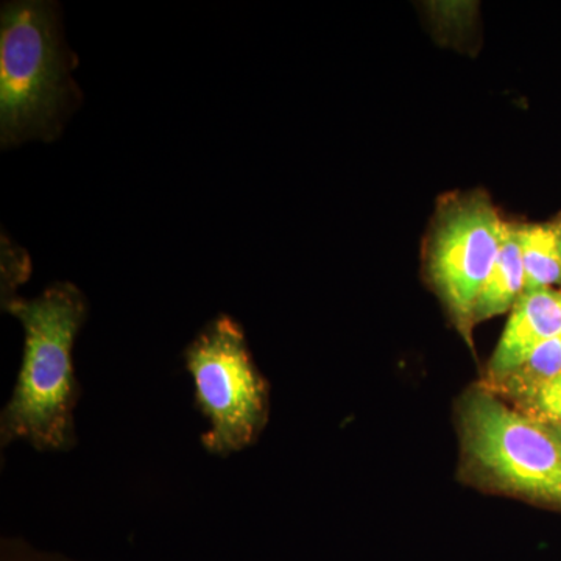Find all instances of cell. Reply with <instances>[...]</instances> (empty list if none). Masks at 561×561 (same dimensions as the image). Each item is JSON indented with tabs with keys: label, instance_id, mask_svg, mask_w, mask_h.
I'll return each mask as SVG.
<instances>
[{
	"label": "cell",
	"instance_id": "cell-1",
	"mask_svg": "<svg viewBox=\"0 0 561 561\" xmlns=\"http://www.w3.org/2000/svg\"><path fill=\"white\" fill-rule=\"evenodd\" d=\"M24 330L13 393L0 415V445L27 442L36 451H69L77 443L73 411L80 383L73 345L88 319V301L72 283L50 284L38 297L2 300Z\"/></svg>",
	"mask_w": 561,
	"mask_h": 561
},
{
	"label": "cell",
	"instance_id": "cell-2",
	"mask_svg": "<svg viewBox=\"0 0 561 561\" xmlns=\"http://www.w3.org/2000/svg\"><path fill=\"white\" fill-rule=\"evenodd\" d=\"M0 142H51L81 101L76 55L62 39L55 3H3L0 18Z\"/></svg>",
	"mask_w": 561,
	"mask_h": 561
},
{
	"label": "cell",
	"instance_id": "cell-3",
	"mask_svg": "<svg viewBox=\"0 0 561 561\" xmlns=\"http://www.w3.org/2000/svg\"><path fill=\"white\" fill-rule=\"evenodd\" d=\"M183 357L195 405L209 421L203 448L228 457L254 445L268 419V386L241 324L220 313L198 332Z\"/></svg>",
	"mask_w": 561,
	"mask_h": 561
},
{
	"label": "cell",
	"instance_id": "cell-4",
	"mask_svg": "<svg viewBox=\"0 0 561 561\" xmlns=\"http://www.w3.org/2000/svg\"><path fill=\"white\" fill-rule=\"evenodd\" d=\"M461 432L472 465L490 481L561 507V440L549 423L478 390L461 408Z\"/></svg>",
	"mask_w": 561,
	"mask_h": 561
},
{
	"label": "cell",
	"instance_id": "cell-5",
	"mask_svg": "<svg viewBox=\"0 0 561 561\" xmlns=\"http://www.w3.org/2000/svg\"><path fill=\"white\" fill-rule=\"evenodd\" d=\"M511 224L482 194L446 203L435 220L427 251L432 283L461 334L470 341L474 306Z\"/></svg>",
	"mask_w": 561,
	"mask_h": 561
},
{
	"label": "cell",
	"instance_id": "cell-6",
	"mask_svg": "<svg viewBox=\"0 0 561 561\" xmlns=\"http://www.w3.org/2000/svg\"><path fill=\"white\" fill-rule=\"evenodd\" d=\"M561 332V291H524L512 309L497 348L491 357L490 383L504 381L531 353Z\"/></svg>",
	"mask_w": 561,
	"mask_h": 561
},
{
	"label": "cell",
	"instance_id": "cell-7",
	"mask_svg": "<svg viewBox=\"0 0 561 561\" xmlns=\"http://www.w3.org/2000/svg\"><path fill=\"white\" fill-rule=\"evenodd\" d=\"M524 290H526V278H524L518 232H516V225H511L496 262L476 301L474 324L511 311L523 297Z\"/></svg>",
	"mask_w": 561,
	"mask_h": 561
},
{
	"label": "cell",
	"instance_id": "cell-8",
	"mask_svg": "<svg viewBox=\"0 0 561 561\" xmlns=\"http://www.w3.org/2000/svg\"><path fill=\"white\" fill-rule=\"evenodd\" d=\"M522 250L526 290L552 289L561 284V254L556 228L548 225H516Z\"/></svg>",
	"mask_w": 561,
	"mask_h": 561
},
{
	"label": "cell",
	"instance_id": "cell-9",
	"mask_svg": "<svg viewBox=\"0 0 561 561\" xmlns=\"http://www.w3.org/2000/svg\"><path fill=\"white\" fill-rule=\"evenodd\" d=\"M561 376V332L538 346L518 370L504 381L494 383L493 390L508 394L516 402L529 397L541 387Z\"/></svg>",
	"mask_w": 561,
	"mask_h": 561
},
{
	"label": "cell",
	"instance_id": "cell-10",
	"mask_svg": "<svg viewBox=\"0 0 561 561\" xmlns=\"http://www.w3.org/2000/svg\"><path fill=\"white\" fill-rule=\"evenodd\" d=\"M522 411L546 423L561 421V376L518 402Z\"/></svg>",
	"mask_w": 561,
	"mask_h": 561
},
{
	"label": "cell",
	"instance_id": "cell-11",
	"mask_svg": "<svg viewBox=\"0 0 561 561\" xmlns=\"http://www.w3.org/2000/svg\"><path fill=\"white\" fill-rule=\"evenodd\" d=\"M549 426H551L552 431L556 432L557 435H559V438L561 440V421H557V423H549Z\"/></svg>",
	"mask_w": 561,
	"mask_h": 561
},
{
	"label": "cell",
	"instance_id": "cell-12",
	"mask_svg": "<svg viewBox=\"0 0 561 561\" xmlns=\"http://www.w3.org/2000/svg\"><path fill=\"white\" fill-rule=\"evenodd\" d=\"M557 239H559L560 254H561V221L559 225H556Z\"/></svg>",
	"mask_w": 561,
	"mask_h": 561
}]
</instances>
